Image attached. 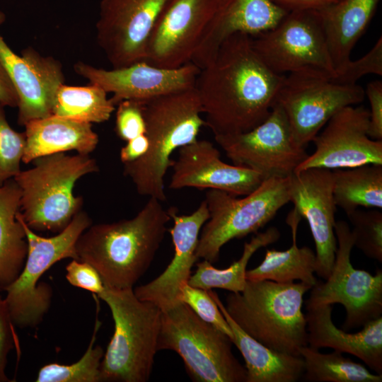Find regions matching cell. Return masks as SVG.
Here are the masks:
<instances>
[{"label": "cell", "mask_w": 382, "mask_h": 382, "mask_svg": "<svg viewBox=\"0 0 382 382\" xmlns=\"http://www.w3.org/2000/svg\"><path fill=\"white\" fill-rule=\"evenodd\" d=\"M98 296L108 306L115 325L100 364V382L147 381L158 352L162 311L139 299L133 289L105 286Z\"/></svg>", "instance_id": "cell-6"}, {"label": "cell", "mask_w": 382, "mask_h": 382, "mask_svg": "<svg viewBox=\"0 0 382 382\" xmlns=\"http://www.w3.org/2000/svg\"><path fill=\"white\" fill-rule=\"evenodd\" d=\"M101 325L96 319L88 347L77 361L67 365L47 364L39 370L37 382H100V367L104 355L103 348L95 345L96 336Z\"/></svg>", "instance_id": "cell-33"}, {"label": "cell", "mask_w": 382, "mask_h": 382, "mask_svg": "<svg viewBox=\"0 0 382 382\" xmlns=\"http://www.w3.org/2000/svg\"><path fill=\"white\" fill-rule=\"evenodd\" d=\"M21 221L28 241V253L24 266L18 277L4 290V298L11 320L15 326L35 327L48 311L52 290L40 282L42 274L57 262L64 258L78 260L76 243L81 234L92 224L88 214L81 210L68 226L52 237H43Z\"/></svg>", "instance_id": "cell-8"}, {"label": "cell", "mask_w": 382, "mask_h": 382, "mask_svg": "<svg viewBox=\"0 0 382 382\" xmlns=\"http://www.w3.org/2000/svg\"><path fill=\"white\" fill-rule=\"evenodd\" d=\"M180 301L187 304L202 320L221 330L233 340L232 330L208 290L184 284Z\"/></svg>", "instance_id": "cell-36"}, {"label": "cell", "mask_w": 382, "mask_h": 382, "mask_svg": "<svg viewBox=\"0 0 382 382\" xmlns=\"http://www.w3.org/2000/svg\"><path fill=\"white\" fill-rule=\"evenodd\" d=\"M379 1L339 0L316 9L336 74L351 59L352 50L374 16Z\"/></svg>", "instance_id": "cell-25"}, {"label": "cell", "mask_w": 382, "mask_h": 382, "mask_svg": "<svg viewBox=\"0 0 382 382\" xmlns=\"http://www.w3.org/2000/svg\"><path fill=\"white\" fill-rule=\"evenodd\" d=\"M287 179L290 202L300 216L307 221L314 240L316 273L326 279L331 272L337 250V206L332 193V170L311 168L296 171Z\"/></svg>", "instance_id": "cell-17"}, {"label": "cell", "mask_w": 382, "mask_h": 382, "mask_svg": "<svg viewBox=\"0 0 382 382\" xmlns=\"http://www.w3.org/2000/svg\"><path fill=\"white\" fill-rule=\"evenodd\" d=\"M228 322L232 342L245 364L246 382H296L302 378L304 364L301 357L270 349L245 333L228 316L217 294L208 290Z\"/></svg>", "instance_id": "cell-26"}, {"label": "cell", "mask_w": 382, "mask_h": 382, "mask_svg": "<svg viewBox=\"0 0 382 382\" xmlns=\"http://www.w3.org/2000/svg\"><path fill=\"white\" fill-rule=\"evenodd\" d=\"M311 286L303 282L248 281L243 291L230 292L225 309L248 335L266 347L293 356L308 345L304 294Z\"/></svg>", "instance_id": "cell-4"}, {"label": "cell", "mask_w": 382, "mask_h": 382, "mask_svg": "<svg viewBox=\"0 0 382 382\" xmlns=\"http://www.w3.org/2000/svg\"><path fill=\"white\" fill-rule=\"evenodd\" d=\"M301 219L300 215L293 209L286 219L291 230V247L283 251L266 250L262 262L256 267L246 270V280H270L284 284L299 280L311 286L317 282L314 275L316 268V253L308 246L299 248L297 245L296 233Z\"/></svg>", "instance_id": "cell-28"}, {"label": "cell", "mask_w": 382, "mask_h": 382, "mask_svg": "<svg viewBox=\"0 0 382 382\" xmlns=\"http://www.w3.org/2000/svg\"><path fill=\"white\" fill-rule=\"evenodd\" d=\"M149 146V140L145 134L127 141L120 152L121 162L125 164L138 160L146 153Z\"/></svg>", "instance_id": "cell-42"}, {"label": "cell", "mask_w": 382, "mask_h": 382, "mask_svg": "<svg viewBox=\"0 0 382 382\" xmlns=\"http://www.w3.org/2000/svg\"><path fill=\"white\" fill-rule=\"evenodd\" d=\"M162 202L153 197L132 218L91 225L76 243L78 260L91 264L105 286L126 289L146 273L171 220Z\"/></svg>", "instance_id": "cell-2"}, {"label": "cell", "mask_w": 382, "mask_h": 382, "mask_svg": "<svg viewBox=\"0 0 382 382\" xmlns=\"http://www.w3.org/2000/svg\"><path fill=\"white\" fill-rule=\"evenodd\" d=\"M365 91L357 84L335 82L306 73L285 75L275 103L284 112L295 141L305 147L341 109L361 103Z\"/></svg>", "instance_id": "cell-12"}, {"label": "cell", "mask_w": 382, "mask_h": 382, "mask_svg": "<svg viewBox=\"0 0 382 382\" xmlns=\"http://www.w3.org/2000/svg\"><path fill=\"white\" fill-rule=\"evenodd\" d=\"M284 76L262 62L250 35H231L195 80L205 125L214 136L255 128L270 115Z\"/></svg>", "instance_id": "cell-1"}, {"label": "cell", "mask_w": 382, "mask_h": 382, "mask_svg": "<svg viewBox=\"0 0 382 382\" xmlns=\"http://www.w3.org/2000/svg\"><path fill=\"white\" fill-rule=\"evenodd\" d=\"M305 314L308 345L312 348H331L354 355L376 374H382V316L371 320L355 333L335 326L332 305L306 308Z\"/></svg>", "instance_id": "cell-23"}, {"label": "cell", "mask_w": 382, "mask_h": 382, "mask_svg": "<svg viewBox=\"0 0 382 382\" xmlns=\"http://www.w3.org/2000/svg\"><path fill=\"white\" fill-rule=\"evenodd\" d=\"M214 139L233 164L255 170L264 180L288 178L308 156L295 141L286 115L277 103L255 128L215 135Z\"/></svg>", "instance_id": "cell-13"}, {"label": "cell", "mask_w": 382, "mask_h": 382, "mask_svg": "<svg viewBox=\"0 0 382 382\" xmlns=\"http://www.w3.org/2000/svg\"><path fill=\"white\" fill-rule=\"evenodd\" d=\"M250 36L259 58L277 74L336 75L316 10L288 12L273 28Z\"/></svg>", "instance_id": "cell-10"}, {"label": "cell", "mask_w": 382, "mask_h": 382, "mask_svg": "<svg viewBox=\"0 0 382 382\" xmlns=\"http://www.w3.org/2000/svg\"><path fill=\"white\" fill-rule=\"evenodd\" d=\"M346 214L352 225L354 246L368 257L382 262V213L358 208Z\"/></svg>", "instance_id": "cell-34"}, {"label": "cell", "mask_w": 382, "mask_h": 382, "mask_svg": "<svg viewBox=\"0 0 382 382\" xmlns=\"http://www.w3.org/2000/svg\"><path fill=\"white\" fill-rule=\"evenodd\" d=\"M25 148L22 162L28 164L40 156L76 151L90 154L99 141L91 123L51 115L25 125Z\"/></svg>", "instance_id": "cell-24"}, {"label": "cell", "mask_w": 382, "mask_h": 382, "mask_svg": "<svg viewBox=\"0 0 382 382\" xmlns=\"http://www.w3.org/2000/svg\"><path fill=\"white\" fill-rule=\"evenodd\" d=\"M215 8L216 0H167L149 37L144 61L165 69L190 62Z\"/></svg>", "instance_id": "cell-16"}, {"label": "cell", "mask_w": 382, "mask_h": 382, "mask_svg": "<svg viewBox=\"0 0 382 382\" xmlns=\"http://www.w3.org/2000/svg\"><path fill=\"white\" fill-rule=\"evenodd\" d=\"M335 233L337 250L331 272L325 282L317 281L311 287L306 307L341 304L346 313L342 330L348 331L382 316V270L373 275L353 267L354 241L346 221L335 222Z\"/></svg>", "instance_id": "cell-11"}, {"label": "cell", "mask_w": 382, "mask_h": 382, "mask_svg": "<svg viewBox=\"0 0 382 382\" xmlns=\"http://www.w3.org/2000/svg\"><path fill=\"white\" fill-rule=\"evenodd\" d=\"M75 72L90 83L113 93L116 105L125 100L146 101L170 93L195 87L200 69L192 62L176 69L157 67L141 61L107 70L83 62L74 65Z\"/></svg>", "instance_id": "cell-18"}, {"label": "cell", "mask_w": 382, "mask_h": 382, "mask_svg": "<svg viewBox=\"0 0 382 382\" xmlns=\"http://www.w3.org/2000/svg\"><path fill=\"white\" fill-rule=\"evenodd\" d=\"M0 104L3 106L16 108L18 105V96L16 89L0 63Z\"/></svg>", "instance_id": "cell-44"}, {"label": "cell", "mask_w": 382, "mask_h": 382, "mask_svg": "<svg viewBox=\"0 0 382 382\" xmlns=\"http://www.w3.org/2000/svg\"><path fill=\"white\" fill-rule=\"evenodd\" d=\"M204 201L209 217L201 229L196 255L198 259L213 264L228 241L257 233L290 202L288 179L264 180L257 189L242 198L209 189Z\"/></svg>", "instance_id": "cell-9"}, {"label": "cell", "mask_w": 382, "mask_h": 382, "mask_svg": "<svg viewBox=\"0 0 382 382\" xmlns=\"http://www.w3.org/2000/svg\"><path fill=\"white\" fill-rule=\"evenodd\" d=\"M371 109L368 135L375 140H382V82L374 81L369 83L365 91Z\"/></svg>", "instance_id": "cell-41"}, {"label": "cell", "mask_w": 382, "mask_h": 382, "mask_svg": "<svg viewBox=\"0 0 382 382\" xmlns=\"http://www.w3.org/2000/svg\"><path fill=\"white\" fill-rule=\"evenodd\" d=\"M369 110L361 106L350 105L339 110L315 137L313 153L296 171L311 168L332 170L382 165V140L369 137Z\"/></svg>", "instance_id": "cell-15"}, {"label": "cell", "mask_w": 382, "mask_h": 382, "mask_svg": "<svg viewBox=\"0 0 382 382\" xmlns=\"http://www.w3.org/2000/svg\"><path fill=\"white\" fill-rule=\"evenodd\" d=\"M271 0H216V8L190 62L199 69L215 57L222 42L243 33L255 35L275 27L287 13Z\"/></svg>", "instance_id": "cell-22"}, {"label": "cell", "mask_w": 382, "mask_h": 382, "mask_svg": "<svg viewBox=\"0 0 382 382\" xmlns=\"http://www.w3.org/2000/svg\"><path fill=\"white\" fill-rule=\"evenodd\" d=\"M25 148V133L18 132L10 126L4 106L0 104V186L21 170Z\"/></svg>", "instance_id": "cell-35"}, {"label": "cell", "mask_w": 382, "mask_h": 382, "mask_svg": "<svg viewBox=\"0 0 382 382\" xmlns=\"http://www.w3.org/2000/svg\"><path fill=\"white\" fill-rule=\"evenodd\" d=\"M100 86H67L57 88L52 101V115L87 123H101L109 120L115 105Z\"/></svg>", "instance_id": "cell-31"}, {"label": "cell", "mask_w": 382, "mask_h": 382, "mask_svg": "<svg viewBox=\"0 0 382 382\" xmlns=\"http://www.w3.org/2000/svg\"><path fill=\"white\" fill-rule=\"evenodd\" d=\"M66 279L74 286L99 295L105 285L98 271L88 262L72 259L66 267Z\"/></svg>", "instance_id": "cell-39"}, {"label": "cell", "mask_w": 382, "mask_h": 382, "mask_svg": "<svg viewBox=\"0 0 382 382\" xmlns=\"http://www.w3.org/2000/svg\"><path fill=\"white\" fill-rule=\"evenodd\" d=\"M279 237V230L274 226L256 233L245 243L241 257L225 269H217L206 260L197 262V270L187 284L205 290L221 289L233 293L243 291L246 284V267L253 255L258 249L275 243Z\"/></svg>", "instance_id": "cell-30"}, {"label": "cell", "mask_w": 382, "mask_h": 382, "mask_svg": "<svg viewBox=\"0 0 382 382\" xmlns=\"http://www.w3.org/2000/svg\"><path fill=\"white\" fill-rule=\"evenodd\" d=\"M142 103L149 149L138 160L123 164V174L131 179L139 195L164 202V178L173 163L172 154L197 139L205 125L202 109L195 87Z\"/></svg>", "instance_id": "cell-3"}, {"label": "cell", "mask_w": 382, "mask_h": 382, "mask_svg": "<svg viewBox=\"0 0 382 382\" xmlns=\"http://www.w3.org/2000/svg\"><path fill=\"white\" fill-rule=\"evenodd\" d=\"M5 21L6 16L0 10V25ZM0 63L18 96V125L24 126L30 120L51 115L54 93L64 81L59 61L30 47L18 55L0 34Z\"/></svg>", "instance_id": "cell-19"}, {"label": "cell", "mask_w": 382, "mask_h": 382, "mask_svg": "<svg viewBox=\"0 0 382 382\" xmlns=\"http://www.w3.org/2000/svg\"><path fill=\"white\" fill-rule=\"evenodd\" d=\"M13 178L21 192V215L34 231L59 233L82 210L83 199L74 194L76 183L98 172L90 154L57 153L40 156Z\"/></svg>", "instance_id": "cell-5"}, {"label": "cell", "mask_w": 382, "mask_h": 382, "mask_svg": "<svg viewBox=\"0 0 382 382\" xmlns=\"http://www.w3.org/2000/svg\"><path fill=\"white\" fill-rule=\"evenodd\" d=\"M369 74L382 76L381 37L365 55L357 60L350 59L331 79L338 83L354 85L360 78Z\"/></svg>", "instance_id": "cell-37"}, {"label": "cell", "mask_w": 382, "mask_h": 382, "mask_svg": "<svg viewBox=\"0 0 382 382\" xmlns=\"http://www.w3.org/2000/svg\"><path fill=\"white\" fill-rule=\"evenodd\" d=\"M339 0H271L278 7L290 12L301 10H316Z\"/></svg>", "instance_id": "cell-43"}, {"label": "cell", "mask_w": 382, "mask_h": 382, "mask_svg": "<svg viewBox=\"0 0 382 382\" xmlns=\"http://www.w3.org/2000/svg\"><path fill=\"white\" fill-rule=\"evenodd\" d=\"M332 173L335 204L346 214L359 207L381 209L382 165L335 169Z\"/></svg>", "instance_id": "cell-29"}, {"label": "cell", "mask_w": 382, "mask_h": 382, "mask_svg": "<svg viewBox=\"0 0 382 382\" xmlns=\"http://www.w3.org/2000/svg\"><path fill=\"white\" fill-rule=\"evenodd\" d=\"M168 212L173 221L170 229L173 257L159 276L133 289L139 299L153 303L161 311L180 302L181 288L188 282L192 267L198 260L196 250L201 229L209 217L204 200L190 214H178L175 207Z\"/></svg>", "instance_id": "cell-21"}, {"label": "cell", "mask_w": 382, "mask_h": 382, "mask_svg": "<svg viewBox=\"0 0 382 382\" xmlns=\"http://www.w3.org/2000/svg\"><path fill=\"white\" fill-rule=\"evenodd\" d=\"M21 190L14 179L0 186V289L4 291L21 273L28 253L24 227L18 217Z\"/></svg>", "instance_id": "cell-27"}, {"label": "cell", "mask_w": 382, "mask_h": 382, "mask_svg": "<svg viewBox=\"0 0 382 382\" xmlns=\"http://www.w3.org/2000/svg\"><path fill=\"white\" fill-rule=\"evenodd\" d=\"M167 0H101L98 45L112 68L144 61L154 23Z\"/></svg>", "instance_id": "cell-14"}, {"label": "cell", "mask_w": 382, "mask_h": 382, "mask_svg": "<svg viewBox=\"0 0 382 382\" xmlns=\"http://www.w3.org/2000/svg\"><path fill=\"white\" fill-rule=\"evenodd\" d=\"M300 356L304 364L302 378L309 382H381L382 374L371 373L365 366L334 350L322 353L303 347Z\"/></svg>", "instance_id": "cell-32"}, {"label": "cell", "mask_w": 382, "mask_h": 382, "mask_svg": "<svg viewBox=\"0 0 382 382\" xmlns=\"http://www.w3.org/2000/svg\"><path fill=\"white\" fill-rule=\"evenodd\" d=\"M115 130L117 137L128 141L146 132L141 101L125 100L117 104Z\"/></svg>", "instance_id": "cell-38"}, {"label": "cell", "mask_w": 382, "mask_h": 382, "mask_svg": "<svg viewBox=\"0 0 382 382\" xmlns=\"http://www.w3.org/2000/svg\"><path fill=\"white\" fill-rule=\"evenodd\" d=\"M13 325L4 299L0 296V382H9L6 369L8 357L16 342Z\"/></svg>", "instance_id": "cell-40"}, {"label": "cell", "mask_w": 382, "mask_h": 382, "mask_svg": "<svg viewBox=\"0 0 382 382\" xmlns=\"http://www.w3.org/2000/svg\"><path fill=\"white\" fill-rule=\"evenodd\" d=\"M173 160L169 187L214 189L236 196H245L264 180L262 176L249 168L231 165L221 159L219 151L207 140L197 139L178 150Z\"/></svg>", "instance_id": "cell-20"}, {"label": "cell", "mask_w": 382, "mask_h": 382, "mask_svg": "<svg viewBox=\"0 0 382 382\" xmlns=\"http://www.w3.org/2000/svg\"><path fill=\"white\" fill-rule=\"evenodd\" d=\"M232 340L202 320L185 303L162 311L157 349L175 352L196 382H246L247 372L232 352Z\"/></svg>", "instance_id": "cell-7"}]
</instances>
